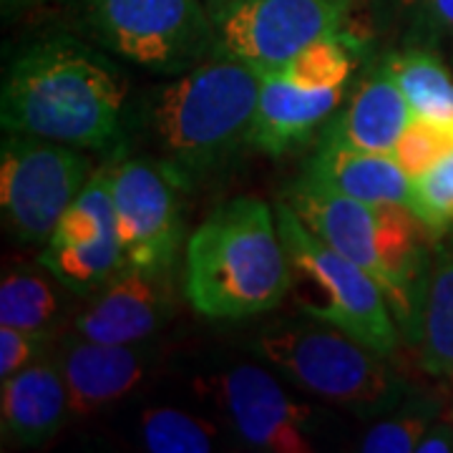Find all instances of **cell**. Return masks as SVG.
Segmentation results:
<instances>
[{
    "label": "cell",
    "mask_w": 453,
    "mask_h": 453,
    "mask_svg": "<svg viewBox=\"0 0 453 453\" xmlns=\"http://www.w3.org/2000/svg\"><path fill=\"white\" fill-rule=\"evenodd\" d=\"M129 86L116 65L73 38L38 41L11 64L0 121L8 134L76 149H111L124 136Z\"/></svg>",
    "instance_id": "6da1fadb"
},
{
    "label": "cell",
    "mask_w": 453,
    "mask_h": 453,
    "mask_svg": "<svg viewBox=\"0 0 453 453\" xmlns=\"http://www.w3.org/2000/svg\"><path fill=\"white\" fill-rule=\"evenodd\" d=\"M262 71L229 56H210L142 98L139 124L162 162L187 187L247 144Z\"/></svg>",
    "instance_id": "7a4b0ae2"
},
{
    "label": "cell",
    "mask_w": 453,
    "mask_h": 453,
    "mask_svg": "<svg viewBox=\"0 0 453 453\" xmlns=\"http://www.w3.org/2000/svg\"><path fill=\"white\" fill-rule=\"evenodd\" d=\"M292 292V262L277 211L259 196L217 207L184 247V297L211 320L275 310Z\"/></svg>",
    "instance_id": "3957f363"
},
{
    "label": "cell",
    "mask_w": 453,
    "mask_h": 453,
    "mask_svg": "<svg viewBox=\"0 0 453 453\" xmlns=\"http://www.w3.org/2000/svg\"><path fill=\"white\" fill-rule=\"evenodd\" d=\"M255 348L282 380L360 418L388 416L405 398L403 378L388 356L318 318L273 325Z\"/></svg>",
    "instance_id": "277c9868"
},
{
    "label": "cell",
    "mask_w": 453,
    "mask_h": 453,
    "mask_svg": "<svg viewBox=\"0 0 453 453\" xmlns=\"http://www.w3.org/2000/svg\"><path fill=\"white\" fill-rule=\"evenodd\" d=\"M275 211L292 262V295L300 310L390 356L398 348L401 327L380 285L310 232L288 202L275 204Z\"/></svg>",
    "instance_id": "5b68a950"
},
{
    "label": "cell",
    "mask_w": 453,
    "mask_h": 453,
    "mask_svg": "<svg viewBox=\"0 0 453 453\" xmlns=\"http://www.w3.org/2000/svg\"><path fill=\"white\" fill-rule=\"evenodd\" d=\"M88 26L116 56L164 76L214 56V20L202 0H88Z\"/></svg>",
    "instance_id": "8992f818"
},
{
    "label": "cell",
    "mask_w": 453,
    "mask_h": 453,
    "mask_svg": "<svg viewBox=\"0 0 453 453\" xmlns=\"http://www.w3.org/2000/svg\"><path fill=\"white\" fill-rule=\"evenodd\" d=\"M94 169L83 149L11 134L0 151V207L23 244L46 247Z\"/></svg>",
    "instance_id": "52a82bcc"
},
{
    "label": "cell",
    "mask_w": 453,
    "mask_h": 453,
    "mask_svg": "<svg viewBox=\"0 0 453 453\" xmlns=\"http://www.w3.org/2000/svg\"><path fill=\"white\" fill-rule=\"evenodd\" d=\"M350 8L353 0H214V53L277 68L312 41L345 31Z\"/></svg>",
    "instance_id": "ba28073f"
},
{
    "label": "cell",
    "mask_w": 453,
    "mask_h": 453,
    "mask_svg": "<svg viewBox=\"0 0 453 453\" xmlns=\"http://www.w3.org/2000/svg\"><path fill=\"white\" fill-rule=\"evenodd\" d=\"M181 189L184 184L154 157L113 159L111 192L124 267L172 273L184 237Z\"/></svg>",
    "instance_id": "9c48e42d"
},
{
    "label": "cell",
    "mask_w": 453,
    "mask_h": 453,
    "mask_svg": "<svg viewBox=\"0 0 453 453\" xmlns=\"http://www.w3.org/2000/svg\"><path fill=\"white\" fill-rule=\"evenodd\" d=\"M113 162L94 169L41 250V267L73 295L88 297L124 270L111 192Z\"/></svg>",
    "instance_id": "30bf717a"
},
{
    "label": "cell",
    "mask_w": 453,
    "mask_h": 453,
    "mask_svg": "<svg viewBox=\"0 0 453 453\" xmlns=\"http://www.w3.org/2000/svg\"><path fill=\"white\" fill-rule=\"evenodd\" d=\"M232 431L255 451H315V411L282 386V375L257 363H237L214 380Z\"/></svg>",
    "instance_id": "8fae6325"
},
{
    "label": "cell",
    "mask_w": 453,
    "mask_h": 453,
    "mask_svg": "<svg viewBox=\"0 0 453 453\" xmlns=\"http://www.w3.org/2000/svg\"><path fill=\"white\" fill-rule=\"evenodd\" d=\"M169 275L124 267L73 318L76 338L134 345L154 338L174 312Z\"/></svg>",
    "instance_id": "7c38bea8"
},
{
    "label": "cell",
    "mask_w": 453,
    "mask_h": 453,
    "mask_svg": "<svg viewBox=\"0 0 453 453\" xmlns=\"http://www.w3.org/2000/svg\"><path fill=\"white\" fill-rule=\"evenodd\" d=\"M58 360L73 416H91L124 401L144 383L151 353L144 342L113 345L73 338Z\"/></svg>",
    "instance_id": "4fadbf2b"
},
{
    "label": "cell",
    "mask_w": 453,
    "mask_h": 453,
    "mask_svg": "<svg viewBox=\"0 0 453 453\" xmlns=\"http://www.w3.org/2000/svg\"><path fill=\"white\" fill-rule=\"evenodd\" d=\"M262 86L247 144L265 154H285L312 136L335 113L345 86L340 88H300L282 79L275 68H259Z\"/></svg>",
    "instance_id": "5bb4252c"
},
{
    "label": "cell",
    "mask_w": 453,
    "mask_h": 453,
    "mask_svg": "<svg viewBox=\"0 0 453 453\" xmlns=\"http://www.w3.org/2000/svg\"><path fill=\"white\" fill-rule=\"evenodd\" d=\"M71 413L64 372L56 357H41L0 386L3 441L41 449L58 436Z\"/></svg>",
    "instance_id": "9a60e30c"
},
{
    "label": "cell",
    "mask_w": 453,
    "mask_h": 453,
    "mask_svg": "<svg viewBox=\"0 0 453 453\" xmlns=\"http://www.w3.org/2000/svg\"><path fill=\"white\" fill-rule=\"evenodd\" d=\"M300 184L365 204H413V179L386 151L320 144Z\"/></svg>",
    "instance_id": "2e32d148"
},
{
    "label": "cell",
    "mask_w": 453,
    "mask_h": 453,
    "mask_svg": "<svg viewBox=\"0 0 453 453\" xmlns=\"http://www.w3.org/2000/svg\"><path fill=\"white\" fill-rule=\"evenodd\" d=\"M411 119L413 113L408 109L403 91L383 61L360 81L348 106L327 127L323 144L390 154Z\"/></svg>",
    "instance_id": "e0dca14e"
},
{
    "label": "cell",
    "mask_w": 453,
    "mask_h": 453,
    "mask_svg": "<svg viewBox=\"0 0 453 453\" xmlns=\"http://www.w3.org/2000/svg\"><path fill=\"white\" fill-rule=\"evenodd\" d=\"M449 234L431 255L418 327L423 371L436 378H453V237Z\"/></svg>",
    "instance_id": "ac0fdd59"
},
{
    "label": "cell",
    "mask_w": 453,
    "mask_h": 453,
    "mask_svg": "<svg viewBox=\"0 0 453 453\" xmlns=\"http://www.w3.org/2000/svg\"><path fill=\"white\" fill-rule=\"evenodd\" d=\"M413 116L453 129V79L436 53L408 49L386 58Z\"/></svg>",
    "instance_id": "d6986e66"
},
{
    "label": "cell",
    "mask_w": 453,
    "mask_h": 453,
    "mask_svg": "<svg viewBox=\"0 0 453 453\" xmlns=\"http://www.w3.org/2000/svg\"><path fill=\"white\" fill-rule=\"evenodd\" d=\"M53 282V275L33 270L8 273L0 282V325L50 340L61 318V297Z\"/></svg>",
    "instance_id": "ffe728a7"
},
{
    "label": "cell",
    "mask_w": 453,
    "mask_h": 453,
    "mask_svg": "<svg viewBox=\"0 0 453 453\" xmlns=\"http://www.w3.org/2000/svg\"><path fill=\"white\" fill-rule=\"evenodd\" d=\"M353 65L356 38L348 31H340L308 43L275 71L300 88H340L350 81Z\"/></svg>",
    "instance_id": "44dd1931"
},
{
    "label": "cell",
    "mask_w": 453,
    "mask_h": 453,
    "mask_svg": "<svg viewBox=\"0 0 453 453\" xmlns=\"http://www.w3.org/2000/svg\"><path fill=\"white\" fill-rule=\"evenodd\" d=\"M139 438L151 453H210L217 446L211 423L172 405L146 408L139 418Z\"/></svg>",
    "instance_id": "7402d4cb"
},
{
    "label": "cell",
    "mask_w": 453,
    "mask_h": 453,
    "mask_svg": "<svg viewBox=\"0 0 453 453\" xmlns=\"http://www.w3.org/2000/svg\"><path fill=\"white\" fill-rule=\"evenodd\" d=\"M411 210L428 229L431 240L453 232V149L421 177L413 179Z\"/></svg>",
    "instance_id": "603a6c76"
},
{
    "label": "cell",
    "mask_w": 453,
    "mask_h": 453,
    "mask_svg": "<svg viewBox=\"0 0 453 453\" xmlns=\"http://www.w3.org/2000/svg\"><path fill=\"white\" fill-rule=\"evenodd\" d=\"M451 149L453 129L413 116L390 154L401 164V169L408 177L416 179L421 177L426 169H431L438 159H443Z\"/></svg>",
    "instance_id": "cb8c5ba5"
},
{
    "label": "cell",
    "mask_w": 453,
    "mask_h": 453,
    "mask_svg": "<svg viewBox=\"0 0 453 453\" xmlns=\"http://www.w3.org/2000/svg\"><path fill=\"white\" fill-rule=\"evenodd\" d=\"M434 423L431 411L416 408V411H398L383 421L372 423L363 434L357 451L363 453H411L418 451L423 434Z\"/></svg>",
    "instance_id": "d4e9b609"
},
{
    "label": "cell",
    "mask_w": 453,
    "mask_h": 453,
    "mask_svg": "<svg viewBox=\"0 0 453 453\" xmlns=\"http://www.w3.org/2000/svg\"><path fill=\"white\" fill-rule=\"evenodd\" d=\"M50 340L38 338L33 333L0 325V383L26 371L35 360L46 357Z\"/></svg>",
    "instance_id": "484cf974"
},
{
    "label": "cell",
    "mask_w": 453,
    "mask_h": 453,
    "mask_svg": "<svg viewBox=\"0 0 453 453\" xmlns=\"http://www.w3.org/2000/svg\"><path fill=\"white\" fill-rule=\"evenodd\" d=\"M453 451V426L451 423H431L423 434L416 453H451Z\"/></svg>",
    "instance_id": "4316f807"
},
{
    "label": "cell",
    "mask_w": 453,
    "mask_h": 453,
    "mask_svg": "<svg viewBox=\"0 0 453 453\" xmlns=\"http://www.w3.org/2000/svg\"><path fill=\"white\" fill-rule=\"evenodd\" d=\"M421 5L436 26L453 33V0H421Z\"/></svg>",
    "instance_id": "83f0119b"
},
{
    "label": "cell",
    "mask_w": 453,
    "mask_h": 453,
    "mask_svg": "<svg viewBox=\"0 0 453 453\" xmlns=\"http://www.w3.org/2000/svg\"><path fill=\"white\" fill-rule=\"evenodd\" d=\"M41 0H3V11L5 13H16L20 8H28V5H35Z\"/></svg>",
    "instance_id": "f1b7e54d"
}]
</instances>
